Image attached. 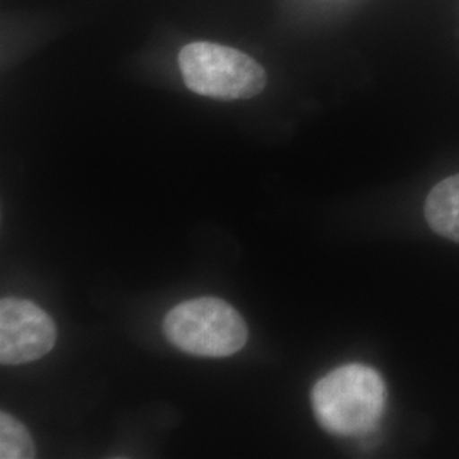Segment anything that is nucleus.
Masks as SVG:
<instances>
[{
    "mask_svg": "<svg viewBox=\"0 0 459 459\" xmlns=\"http://www.w3.org/2000/svg\"><path fill=\"white\" fill-rule=\"evenodd\" d=\"M312 405L318 424L337 436H361L381 419L386 386L377 369L345 364L318 379Z\"/></svg>",
    "mask_w": 459,
    "mask_h": 459,
    "instance_id": "obj_1",
    "label": "nucleus"
},
{
    "mask_svg": "<svg viewBox=\"0 0 459 459\" xmlns=\"http://www.w3.org/2000/svg\"><path fill=\"white\" fill-rule=\"evenodd\" d=\"M167 339L184 352L201 358H227L238 352L248 339L242 315L218 298H196L167 313Z\"/></svg>",
    "mask_w": 459,
    "mask_h": 459,
    "instance_id": "obj_2",
    "label": "nucleus"
},
{
    "mask_svg": "<svg viewBox=\"0 0 459 459\" xmlns=\"http://www.w3.org/2000/svg\"><path fill=\"white\" fill-rule=\"evenodd\" d=\"M179 66L186 85L204 98H255L267 83L265 70L252 56L218 43L186 45L179 53Z\"/></svg>",
    "mask_w": 459,
    "mask_h": 459,
    "instance_id": "obj_3",
    "label": "nucleus"
},
{
    "mask_svg": "<svg viewBox=\"0 0 459 459\" xmlns=\"http://www.w3.org/2000/svg\"><path fill=\"white\" fill-rule=\"evenodd\" d=\"M56 328L47 312L26 299L5 298L0 303V361L19 366L48 354Z\"/></svg>",
    "mask_w": 459,
    "mask_h": 459,
    "instance_id": "obj_4",
    "label": "nucleus"
},
{
    "mask_svg": "<svg viewBox=\"0 0 459 459\" xmlns=\"http://www.w3.org/2000/svg\"><path fill=\"white\" fill-rule=\"evenodd\" d=\"M424 213L429 227L437 235L459 244V174L432 187Z\"/></svg>",
    "mask_w": 459,
    "mask_h": 459,
    "instance_id": "obj_5",
    "label": "nucleus"
},
{
    "mask_svg": "<svg viewBox=\"0 0 459 459\" xmlns=\"http://www.w3.org/2000/svg\"><path fill=\"white\" fill-rule=\"evenodd\" d=\"M36 456L28 429L7 411L0 413V458L30 459Z\"/></svg>",
    "mask_w": 459,
    "mask_h": 459,
    "instance_id": "obj_6",
    "label": "nucleus"
}]
</instances>
